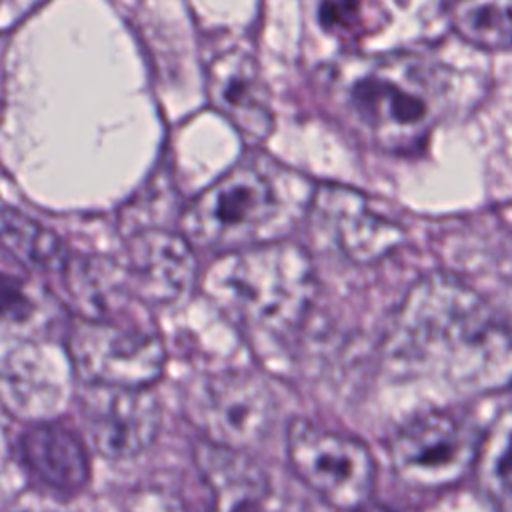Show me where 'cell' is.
<instances>
[{
	"label": "cell",
	"mask_w": 512,
	"mask_h": 512,
	"mask_svg": "<svg viewBox=\"0 0 512 512\" xmlns=\"http://www.w3.org/2000/svg\"><path fill=\"white\" fill-rule=\"evenodd\" d=\"M384 360L400 376L486 394L512 384V324L474 288L428 274L404 294L384 336Z\"/></svg>",
	"instance_id": "obj_1"
},
{
	"label": "cell",
	"mask_w": 512,
	"mask_h": 512,
	"mask_svg": "<svg viewBox=\"0 0 512 512\" xmlns=\"http://www.w3.org/2000/svg\"><path fill=\"white\" fill-rule=\"evenodd\" d=\"M324 80L336 118L356 138L390 154L420 150L446 106L444 70L414 52L348 56L334 62Z\"/></svg>",
	"instance_id": "obj_2"
},
{
	"label": "cell",
	"mask_w": 512,
	"mask_h": 512,
	"mask_svg": "<svg viewBox=\"0 0 512 512\" xmlns=\"http://www.w3.org/2000/svg\"><path fill=\"white\" fill-rule=\"evenodd\" d=\"M206 296L244 330L286 338L314 296V268L302 246L262 242L216 258L204 276Z\"/></svg>",
	"instance_id": "obj_3"
},
{
	"label": "cell",
	"mask_w": 512,
	"mask_h": 512,
	"mask_svg": "<svg viewBox=\"0 0 512 512\" xmlns=\"http://www.w3.org/2000/svg\"><path fill=\"white\" fill-rule=\"evenodd\" d=\"M278 210L272 182L240 164L204 188L182 212V234L202 248L234 250L254 242Z\"/></svg>",
	"instance_id": "obj_4"
},
{
	"label": "cell",
	"mask_w": 512,
	"mask_h": 512,
	"mask_svg": "<svg viewBox=\"0 0 512 512\" xmlns=\"http://www.w3.org/2000/svg\"><path fill=\"white\" fill-rule=\"evenodd\" d=\"M286 454L296 476L336 508L364 506L374 492L376 462L356 436L294 418L286 432Z\"/></svg>",
	"instance_id": "obj_5"
},
{
	"label": "cell",
	"mask_w": 512,
	"mask_h": 512,
	"mask_svg": "<svg viewBox=\"0 0 512 512\" xmlns=\"http://www.w3.org/2000/svg\"><path fill=\"white\" fill-rule=\"evenodd\" d=\"M482 436L468 418L440 410L426 412L392 436L388 448L392 470L416 490L454 486L476 468Z\"/></svg>",
	"instance_id": "obj_6"
},
{
	"label": "cell",
	"mask_w": 512,
	"mask_h": 512,
	"mask_svg": "<svg viewBox=\"0 0 512 512\" xmlns=\"http://www.w3.org/2000/svg\"><path fill=\"white\" fill-rule=\"evenodd\" d=\"M274 410L270 386L252 372L210 374L190 382L186 394L188 418L204 438L242 450L266 436Z\"/></svg>",
	"instance_id": "obj_7"
},
{
	"label": "cell",
	"mask_w": 512,
	"mask_h": 512,
	"mask_svg": "<svg viewBox=\"0 0 512 512\" xmlns=\"http://www.w3.org/2000/svg\"><path fill=\"white\" fill-rule=\"evenodd\" d=\"M66 346L82 382L150 386L160 378L166 360L156 334L116 320H78Z\"/></svg>",
	"instance_id": "obj_8"
},
{
	"label": "cell",
	"mask_w": 512,
	"mask_h": 512,
	"mask_svg": "<svg viewBox=\"0 0 512 512\" xmlns=\"http://www.w3.org/2000/svg\"><path fill=\"white\" fill-rule=\"evenodd\" d=\"M78 410L88 442L108 460L140 454L160 428V406L148 386L82 382Z\"/></svg>",
	"instance_id": "obj_9"
},
{
	"label": "cell",
	"mask_w": 512,
	"mask_h": 512,
	"mask_svg": "<svg viewBox=\"0 0 512 512\" xmlns=\"http://www.w3.org/2000/svg\"><path fill=\"white\" fill-rule=\"evenodd\" d=\"M308 224L318 242L364 266L382 260L404 240L402 226L376 212L364 194L340 184L314 192Z\"/></svg>",
	"instance_id": "obj_10"
},
{
	"label": "cell",
	"mask_w": 512,
	"mask_h": 512,
	"mask_svg": "<svg viewBox=\"0 0 512 512\" xmlns=\"http://www.w3.org/2000/svg\"><path fill=\"white\" fill-rule=\"evenodd\" d=\"M126 270L134 296L146 304H172L196 282L192 242L164 228H144L126 242Z\"/></svg>",
	"instance_id": "obj_11"
},
{
	"label": "cell",
	"mask_w": 512,
	"mask_h": 512,
	"mask_svg": "<svg viewBox=\"0 0 512 512\" xmlns=\"http://www.w3.org/2000/svg\"><path fill=\"white\" fill-rule=\"evenodd\" d=\"M64 358L42 344H20L2 364V396L6 408L22 418L44 420L56 414L68 396V376L74 370Z\"/></svg>",
	"instance_id": "obj_12"
},
{
	"label": "cell",
	"mask_w": 512,
	"mask_h": 512,
	"mask_svg": "<svg viewBox=\"0 0 512 512\" xmlns=\"http://www.w3.org/2000/svg\"><path fill=\"white\" fill-rule=\"evenodd\" d=\"M206 92L246 138L264 140L274 128L268 88L254 58L242 50L218 54L206 70Z\"/></svg>",
	"instance_id": "obj_13"
},
{
	"label": "cell",
	"mask_w": 512,
	"mask_h": 512,
	"mask_svg": "<svg viewBox=\"0 0 512 512\" xmlns=\"http://www.w3.org/2000/svg\"><path fill=\"white\" fill-rule=\"evenodd\" d=\"M18 456L34 480L62 496L76 494L90 476L84 446L60 424L30 426L18 438Z\"/></svg>",
	"instance_id": "obj_14"
},
{
	"label": "cell",
	"mask_w": 512,
	"mask_h": 512,
	"mask_svg": "<svg viewBox=\"0 0 512 512\" xmlns=\"http://www.w3.org/2000/svg\"><path fill=\"white\" fill-rule=\"evenodd\" d=\"M194 460L216 508H256L266 500L268 478L242 448L202 438L196 442Z\"/></svg>",
	"instance_id": "obj_15"
},
{
	"label": "cell",
	"mask_w": 512,
	"mask_h": 512,
	"mask_svg": "<svg viewBox=\"0 0 512 512\" xmlns=\"http://www.w3.org/2000/svg\"><path fill=\"white\" fill-rule=\"evenodd\" d=\"M66 290L82 318L112 320L136 298L126 266L104 256H72L64 268Z\"/></svg>",
	"instance_id": "obj_16"
},
{
	"label": "cell",
	"mask_w": 512,
	"mask_h": 512,
	"mask_svg": "<svg viewBox=\"0 0 512 512\" xmlns=\"http://www.w3.org/2000/svg\"><path fill=\"white\" fill-rule=\"evenodd\" d=\"M2 244L18 262L40 272H64L72 258L56 232L12 206L2 210Z\"/></svg>",
	"instance_id": "obj_17"
},
{
	"label": "cell",
	"mask_w": 512,
	"mask_h": 512,
	"mask_svg": "<svg viewBox=\"0 0 512 512\" xmlns=\"http://www.w3.org/2000/svg\"><path fill=\"white\" fill-rule=\"evenodd\" d=\"M474 470L484 496L494 506L512 510V406L482 436Z\"/></svg>",
	"instance_id": "obj_18"
},
{
	"label": "cell",
	"mask_w": 512,
	"mask_h": 512,
	"mask_svg": "<svg viewBox=\"0 0 512 512\" xmlns=\"http://www.w3.org/2000/svg\"><path fill=\"white\" fill-rule=\"evenodd\" d=\"M450 22L478 48L512 50V0H456Z\"/></svg>",
	"instance_id": "obj_19"
},
{
	"label": "cell",
	"mask_w": 512,
	"mask_h": 512,
	"mask_svg": "<svg viewBox=\"0 0 512 512\" xmlns=\"http://www.w3.org/2000/svg\"><path fill=\"white\" fill-rule=\"evenodd\" d=\"M320 26L340 40H360L382 24V10L374 0H320Z\"/></svg>",
	"instance_id": "obj_20"
},
{
	"label": "cell",
	"mask_w": 512,
	"mask_h": 512,
	"mask_svg": "<svg viewBox=\"0 0 512 512\" xmlns=\"http://www.w3.org/2000/svg\"><path fill=\"white\" fill-rule=\"evenodd\" d=\"M44 304L34 296L32 286L8 272L2 274V318L6 326H30Z\"/></svg>",
	"instance_id": "obj_21"
}]
</instances>
